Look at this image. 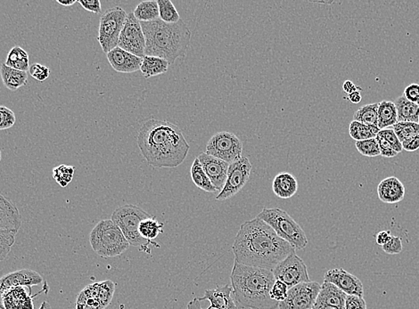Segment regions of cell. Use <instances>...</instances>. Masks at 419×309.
I'll list each match as a JSON object with an SVG mask.
<instances>
[{
    "label": "cell",
    "instance_id": "obj_11",
    "mask_svg": "<svg viewBox=\"0 0 419 309\" xmlns=\"http://www.w3.org/2000/svg\"><path fill=\"white\" fill-rule=\"evenodd\" d=\"M251 169L253 165L249 159L244 156L230 163L225 185L216 197V200L226 201L239 193L249 180Z\"/></svg>",
    "mask_w": 419,
    "mask_h": 309
},
{
    "label": "cell",
    "instance_id": "obj_18",
    "mask_svg": "<svg viewBox=\"0 0 419 309\" xmlns=\"http://www.w3.org/2000/svg\"><path fill=\"white\" fill-rule=\"evenodd\" d=\"M107 57L111 68L121 74H132L141 70L142 58L129 53L119 47L107 53Z\"/></svg>",
    "mask_w": 419,
    "mask_h": 309
},
{
    "label": "cell",
    "instance_id": "obj_41",
    "mask_svg": "<svg viewBox=\"0 0 419 309\" xmlns=\"http://www.w3.org/2000/svg\"><path fill=\"white\" fill-rule=\"evenodd\" d=\"M379 135H381L383 138H385L388 142L391 147H393L397 154H400L401 152L403 151V145H401L396 134L394 133L393 128H386V130H380Z\"/></svg>",
    "mask_w": 419,
    "mask_h": 309
},
{
    "label": "cell",
    "instance_id": "obj_45",
    "mask_svg": "<svg viewBox=\"0 0 419 309\" xmlns=\"http://www.w3.org/2000/svg\"><path fill=\"white\" fill-rule=\"evenodd\" d=\"M376 140L377 144H379L380 152H381V156H383V157L393 158L397 156V152L393 150L388 142H387L385 138H383L381 135L377 134Z\"/></svg>",
    "mask_w": 419,
    "mask_h": 309
},
{
    "label": "cell",
    "instance_id": "obj_19",
    "mask_svg": "<svg viewBox=\"0 0 419 309\" xmlns=\"http://www.w3.org/2000/svg\"><path fill=\"white\" fill-rule=\"evenodd\" d=\"M22 227V217L11 201L0 193V229L15 232Z\"/></svg>",
    "mask_w": 419,
    "mask_h": 309
},
{
    "label": "cell",
    "instance_id": "obj_30",
    "mask_svg": "<svg viewBox=\"0 0 419 309\" xmlns=\"http://www.w3.org/2000/svg\"><path fill=\"white\" fill-rule=\"evenodd\" d=\"M134 13L141 23L153 22L159 19L158 3L156 0L142 1L135 9Z\"/></svg>",
    "mask_w": 419,
    "mask_h": 309
},
{
    "label": "cell",
    "instance_id": "obj_3",
    "mask_svg": "<svg viewBox=\"0 0 419 309\" xmlns=\"http://www.w3.org/2000/svg\"><path fill=\"white\" fill-rule=\"evenodd\" d=\"M234 300L239 309H277L271 291L275 283L272 271L235 262L232 274Z\"/></svg>",
    "mask_w": 419,
    "mask_h": 309
},
{
    "label": "cell",
    "instance_id": "obj_49",
    "mask_svg": "<svg viewBox=\"0 0 419 309\" xmlns=\"http://www.w3.org/2000/svg\"><path fill=\"white\" fill-rule=\"evenodd\" d=\"M403 145V149L407 152H415L419 149V135L415 137L410 138V140L404 141Z\"/></svg>",
    "mask_w": 419,
    "mask_h": 309
},
{
    "label": "cell",
    "instance_id": "obj_40",
    "mask_svg": "<svg viewBox=\"0 0 419 309\" xmlns=\"http://www.w3.org/2000/svg\"><path fill=\"white\" fill-rule=\"evenodd\" d=\"M16 117L11 109L0 106V130H9L15 125Z\"/></svg>",
    "mask_w": 419,
    "mask_h": 309
},
{
    "label": "cell",
    "instance_id": "obj_52",
    "mask_svg": "<svg viewBox=\"0 0 419 309\" xmlns=\"http://www.w3.org/2000/svg\"><path fill=\"white\" fill-rule=\"evenodd\" d=\"M348 97L349 99H350L351 102L352 103H355V105H357V103H361V101L362 99L361 94L359 93V90H357V91L350 94V95H348Z\"/></svg>",
    "mask_w": 419,
    "mask_h": 309
},
{
    "label": "cell",
    "instance_id": "obj_25",
    "mask_svg": "<svg viewBox=\"0 0 419 309\" xmlns=\"http://www.w3.org/2000/svg\"><path fill=\"white\" fill-rule=\"evenodd\" d=\"M0 75H1L3 84L11 91H16L17 89L27 84L28 74L26 72L10 68L6 64H0Z\"/></svg>",
    "mask_w": 419,
    "mask_h": 309
},
{
    "label": "cell",
    "instance_id": "obj_39",
    "mask_svg": "<svg viewBox=\"0 0 419 309\" xmlns=\"http://www.w3.org/2000/svg\"><path fill=\"white\" fill-rule=\"evenodd\" d=\"M355 145L359 154L366 156V157H376V156L381 155L376 138H371V140L364 141H357Z\"/></svg>",
    "mask_w": 419,
    "mask_h": 309
},
{
    "label": "cell",
    "instance_id": "obj_48",
    "mask_svg": "<svg viewBox=\"0 0 419 309\" xmlns=\"http://www.w3.org/2000/svg\"><path fill=\"white\" fill-rule=\"evenodd\" d=\"M77 2L87 11L94 13H101L102 11L99 0H77Z\"/></svg>",
    "mask_w": 419,
    "mask_h": 309
},
{
    "label": "cell",
    "instance_id": "obj_21",
    "mask_svg": "<svg viewBox=\"0 0 419 309\" xmlns=\"http://www.w3.org/2000/svg\"><path fill=\"white\" fill-rule=\"evenodd\" d=\"M232 288L229 286L218 287L217 289L206 290L204 297L199 300H208L211 305L207 309H239L232 297Z\"/></svg>",
    "mask_w": 419,
    "mask_h": 309
},
{
    "label": "cell",
    "instance_id": "obj_47",
    "mask_svg": "<svg viewBox=\"0 0 419 309\" xmlns=\"http://www.w3.org/2000/svg\"><path fill=\"white\" fill-rule=\"evenodd\" d=\"M344 309H366V303L363 297L347 296Z\"/></svg>",
    "mask_w": 419,
    "mask_h": 309
},
{
    "label": "cell",
    "instance_id": "obj_53",
    "mask_svg": "<svg viewBox=\"0 0 419 309\" xmlns=\"http://www.w3.org/2000/svg\"><path fill=\"white\" fill-rule=\"evenodd\" d=\"M187 309H202L200 305V300L198 298H195L190 303L187 304Z\"/></svg>",
    "mask_w": 419,
    "mask_h": 309
},
{
    "label": "cell",
    "instance_id": "obj_51",
    "mask_svg": "<svg viewBox=\"0 0 419 309\" xmlns=\"http://www.w3.org/2000/svg\"><path fill=\"white\" fill-rule=\"evenodd\" d=\"M344 91L348 95L350 94L357 91L361 89L357 88V86L354 85V83H352L351 81H345L343 85Z\"/></svg>",
    "mask_w": 419,
    "mask_h": 309
},
{
    "label": "cell",
    "instance_id": "obj_23",
    "mask_svg": "<svg viewBox=\"0 0 419 309\" xmlns=\"http://www.w3.org/2000/svg\"><path fill=\"white\" fill-rule=\"evenodd\" d=\"M273 193L281 199H290L298 191V181L288 172H281L275 176L272 183Z\"/></svg>",
    "mask_w": 419,
    "mask_h": 309
},
{
    "label": "cell",
    "instance_id": "obj_6",
    "mask_svg": "<svg viewBox=\"0 0 419 309\" xmlns=\"http://www.w3.org/2000/svg\"><path fill=\"white\" fill-rule=\"evenodd\" d=\"M93 251L103 258L120 256L130 247L120 228L111 220L97 223L89 235Z\"/></svg>",
    "mask_w": 419,
    "mask_h": 309
},
{
    "label": "cell",
    "instance_id": "obj_58",
    "mask_svg": "<svg viewBox=\"0 0 419 309\" xmlns=\"http://www.w3.org/2000/svg\"><path fill=\"white\" fill-rule=\"evenodd\" d=\"M418 127H419V118H418Z\"/></svg>",
    "mask_w": 419,
    "mask_h": 309
},
{
    "label": "cell",
    "instance_id": "obj_57",
    "mask_svg": "<svg viewBox=\"0 0 419 309\" xmlns=\"http://www.w3.org/2000/svg\"><path fill=\"white\" fill-rule=\"evenodd\" d=\"M0 162H1V150H0Z\"/></svg>",
    "mask_w": 419,
    "mask_h": 309
},
{
    "label": "cell",
    "instance_id": "obj_24",
    "mask_svg": "<svg viewBox=\"0 0 419 309\" xmlns=\"http://www.w3.org/2000/svg\"><path fill=\"white\" fill-rule=\"evenodd\" d=\"M347 297V295L333 283L324 282L321 284L315 303L344 308Z\"/></svg>",
    "mask_w": 419,
    "mask_h": 309
},
{
    "label": "cell",
    "instance_id": "obj_42",
    "mask_svg": "<svg viewBox=\"0 0 419 309\" xmlns=\"http://www.w3.org/2000/svg\"><path fill=\"white\" fill-rule=\"evenodd\" d=\"M288 290L289 288L285 283L281 282V281L276 280L273 286L271 288V298L279 303V302L285 300Z\"/></svg>",
    "mask_w": 419,
    "mask_h": 309
},
{
    "label": "cell",
    "instance_id": "obj_27",
    "mask_svg": "<svg viewBox=\"0 0 419 309\" xmlns=\"http://www.w3.org/2000/svg\"><path fill=\"white\" fill-rule=\"evenodd\" d=\"M169 66V62L163 58L145 55L142 58L141 72L146 79H149L165 74Z\"/></svg>",
    "mask_w": 419,
    "mask_h": 309
},
{
    "label": "cell",
    "instance_id": "obj_50",
    "mask_svg": "<svg viewBox=\"0 0 419 309\" xmlns=\"http://www.w3.org/2000/svg\"><path fill=\"white\" fill-rule=\"evenodd\" d=\"M392 237V234H391L390 231H381L377 232L376 235V244L383 246L386 244L387 242Z\"/></svg>",
    "mask_w": 419,
    "mask_h": 309
},
{
    "label": "cell",
    "instance_id": "obj_14",
    "mask_svg": "<svg viewBox=\"0 0 419 309\" xmlns=\"http://www.w3.org/2000/svg\"><path fill=\"white\" fill-rule=\"evenodd\" d=\"M320 288L321 284L312 281L290 288L285 300L279 302L278 309H312Z\"/></svg>",
    "mask_w": 419,
    "mask_h": 309
},
{
    "label": "cell",
    "instance_id": "obj_55",
    "mask_svg": "<svg viewBox=\"0 0 419 309\" xmlns=\"http://www.w3.org/2000/svg\"><path fill=\"white\" fill-rule=\"evenodd\" d=\"M58 4H60L64 6H72L75 4L77 0H65V1H62V0H57Z\"/></svg>",
    "mask_w": 419,
    "mask_h": 309
},
{
    "label": "cell",
    "instance_id": "obj_13",
    "mask_svg": "<svg viewBox=\"0 0 419 309\" xmlns=\"http://www.w3.org/2000/svg\"><path fill=\"white\" fill-rule=\"evenodd\" d=\"M118 47L125 51L143 58L145 57L146 38L141 22L134 13H128L124 29L119 38Z\"/></svg>",
    "mask_w": 419,
    "mask_h": 309
},
{
    "label": "cell",
    "instance_id": "obj_37",
    "mask_svg": "<svg viewBox=\"0 0 419 309\" xmlns=\"http://www.w3.org/2000/svg\"><path fill=\"white\" fill-rule=\"evenodd\" d=\"M16 232L0 229V262L6 259L16 242Z\"/></svg>",
    "mask_w": 419,
    "mask_h": 309
},
{
    "label": "cell",
    "instance_id": "obj_29",
    "mask_svg": "<svg viewBox=\"0 0 419 309\" xmlns=\"http://www.w3.org/2000/svg\"><path fill=\"white\" fill-rule=\"evenodd\" d=\"M190 174L192 181H193L198 189L205 191L206 193H214L217 192V189H215V186L212 185L208 176L206 175L204 169H202L201 162L197 157L195 159L193 164H192Z\"/></svg>",
    "mask_w": 419,
    "mask_h": 309
},
{
    "label": "cell",
    "instance_id": "obj_43",
    "mask_svg": "<svg viewBox=\"0 0 419 309\" xmlns=\"http://www.w3.org/2000/svg\"><path fill=\"white\" fill-rule=\"evenodd\" d=\"M29 72L34 79L43 82L50 76V70L43 64H33L30 66Z\"/></svg>",
    "mask_w": 419,
    "mask_h": 309
},
{
    "label": "cell",
    "instance_id": "obj_28",
    "mask_svg": "<svg viewBox=\"0 0 419 309\" xmlns=\"http://www.w3.org/2000/svg\"><path fill=\"white\" fill-rule=\"evenodd\" d=\"M377 116H379V130L393 127L398 123L396 107L394 102L391 101L383 100L379 103Z\"/></svg>",
    "mask_w": 419,
    "mask_h": 309
},
{
    "label": "cell",
    "instance_id": "obj_10",
    "mask_svg": "<svg viewBox=\"0 0 419 309\" xmlns=\"http://www.w3.org/2000/svg\"><path fill=\"white\" fill-rule=\"evenodd\" d=\"M242 141L230 132H219L206 145V154L221 159L229 164L242 157Z\"/></svg>",
    "mask_w": 419,
    "mask_h": 309
},
{
    "label": "cell",
    "instance_id": "obj_35",
    "mask_svg": "<svg viewBox=\"0 0 419 309\" xmlns=\"http://www.w3.org/2000/svg\"><path fill=\"white\" fill-rule=\"evenodd\" d=\"M159 19L166 23H176L180 20L179 12L170 0H158Z\"/></svg>",
    "mask_w": 419,
    "mask_h": 309
},
{
    "label": "cell",
    "instance_id": "obj_34",
    "mask_svg": "<svg viewBox=\"0 0 419 309\" xmlns=\"http://www.w3.org/2000/svg\"><path fill=\"white\" fill-rule=\"evenodd\" d=\"M163 224L156 220V218H149L143 220L139 225L138 232L142 238L148 240L149 242H153V240L157 238V236L162 232Z\"/></svg>",
    "mask_w": 419,
    "mask_h": 309
},
{
    "label": "cell",
    "instance_id": "obj_15",
    "mask_svg": "<svg viewBox=\"0 0 419 309\" xmlns=\"http://www.w3.org/2000/svg\"><path fill=\"white\" fill-rule=\"evenodd\" d=\"M324 282L333 283L347 296H364V288L361 281L354 274L341 267L327 271L325 273Z\"/></svg>",
    "mask_w": 419,
    "mask_h": 309
},
{
    "label": "cell",
    "instance_id": "obj_22",
    "mask_svg": "<svg viewBox=\"0 0 419 309\" xmlns=\"http://www.w3.org/2000/svg\"><path fill=\"white\" fill-rule=\"evenodd\" d=\"M29 287L19 286L12 288L6 291L3 296L4 309H33V298L31 296V291L28 293Z\"/></svg>",
    "mask_w": 419,
    "mask_h": 309
},
{
    "label": "cell",
    "instance_id": "obj_1",
    "mask_svg": "<svg viewBox=\"0 0 419 309\" xmlns=\"http://www.w3.org/2000/svg\"><path fill=\"white\" fill-rule=\"evenodd\" d=\"M232 251L236 263L273 271L295 249L256 217L241 225Z\"/></svg>",
    "mask_w": 419,
    "mask_h": 309
},
{
    "label": "cell",
    "instance_id": "obj_59",
    "mask_svg": "<svg viewBox=\"0 0 419 309\" xmlns=\"http://www.w3.org/2000/svg\"><path fill=\"white\" fill-rule=\"evenodd\" d=\"M418 107H419V105H418Z\"/></svg>",
    "mask_w": 419,
    "mask_h": 309
},
{
    "label": "cell",
    "instance_id": "obj_33",
    "mask_svg": "<svg viewBox=\"0 0 419 309\" xmlns=\"http://www.w3.org/2000/svg\"><path fill=\"white\" fill-rule=\"evenodd\" d=\"M379 131V128L366 126V125L356 120H352L349 126V133H350L352 140L356 142L376 138Z\"/></svg>",
    "mask_w": 419,
    "mask_h": 309
},
{
    "label": "cell",
    "instance_id": "obj_7",
    "mask_svg": "<svg viewBox=\"0 0 419 309\" xmlns=\"http://www.w3.org/2000/svg\"><path fill=\"white\" fill-rule=\"evenodd\" d=\"M149 218H151L150 215L137 205L126 204L114 211L111 220L121 229L130 245L139 247L141 251L149 252L148 249L150 245L160 247V245L155 242H149L139 235V225L143 220Z\"/></svg>",
    "mask_w": 419,
    "mask_h": 309
},
{
    "label": "cell",
    "instance_id": "obj_9",
    "mask_svg": "<svg viewBox=\"0 0 419 309\" xmlns=\"http://www.w3.org/2000/svg\"><path fill=\"white\" fill-rule=\"evenodd\" d=\"M114 291L113 281L89 284L77 297L76 309H104L113 300Z\"/></svg>",
    "mask_w": 419,
    "mask_h": 309
},
{
    "label": "cell",
    "instance_id": "obj_2",
    "mask_svg": "<svg viewBox=\"0 0 419 309\" xmlns=\"http://www.w3.org/2000/svg\"><path fill=\"white\" fill-rule=\"evenodd\" d=\"M138 145L148 165L157 169L176 168L183 164L190 149L179 127L156 119L142 125Z\"/></svg>",
    "mask_w": 419,
    "mask_h": 309
},
{
    "label": "cell",
    "instance_id": "obj_4",
    "mask_svg": "<svg viewBox=\"0 0 419 309\" xmlns=\"http://www.w3.org/2000/svg\"><path fill=\"white\" fill-rule=\"evenodd\" d=\"M146 38V55L164 59L170 65L186 57L191 41V30L183 20L166 23L157 19L141 23Z\"/></svg>",
    "mask_w": 419,
    "mask_h": 309
},
{
    "label": "cell",
    "instance_id": "obj_31",
    "mask_svg": "<svg viewBox=\"0 0 419 309\" xmlns=\"http://www.w3.org/2000/svg\"><path fill=\"white\" fill-rule=\"evenodd\" d=\"M6 66L16 70L28 72L29 71V55L21 47H13L9 51L8 57L5 62Z\"/></svg>",
    "mask_w": 419,
    "mask_h": 309
},
{
    "label": "cell",
    "instance_id": "obj_5",
    "mask_svg": "<svg viewBox=\"0 0 419 309\" xmlns=\"http://www.w3.org/2000/svg\"><path fill=\"white\" fill-rule=\"evenodd\" d=\"M257 217L270 225L276 234L288 242L295 251H302L308 245V239L301 225L285 210L278 208H264Z\"/></svg>",
    "mask_w": 419,
    "mask_h": 309
},
{
    "label": "cell",
    "instance_id": "obj_8",
    "mask_svg": "<svg viewBox=\"0 0 419 309\" xmlns=\"http://www.w3.org/2000/svg\"><path fill=\"white\" fill-rule=\"evenodd\" d=\"M128 13L120 6L108 9L100 17L99 43L104 53L118 47L119 38L124 29Z\"/></svg>",
    "mask_w": 419,
    "mask_h": 309
},
{
    "label": "cell",
    "instance_id": "obj_38",
    "mask_svg": "<svg viewBox=\"0 0 419 309\" xmlns=\"http://www.w3.org/2000/svg\"><path fill=\"white\" fill-rule=\"evenodd\" d=\"M75 167L69 165H60L53 169V176L55 182L62 187H66L72 181L75 175Z\"/></svg>",
    "mask_w": 419,
    "mask_h": 309
},
{
    "label": "cell",
    "instance_id": "obj_44",
    "mask_svg": "<svg viewBox=\"0 0 419 309\" xmlns=\"http://www.w3.org/2000/svg\"><path fill=\"white\" fill-rule=\"evenodd\" d=\"M383 251L389 255L399 254L403 249V242L398 236L392 235V237L386 242L385 245L382 246Z\"/></svg>",
    "mask_w": 419,
    "mask_h": 309
},
{
    "label": "cell",
    "instance_id": "obj_16",
    "mask_svg": "<svg viewBox=\"0 0 419 309\" xmlns=\"http://www.w3.org/2000/svg\"><path fill=\"white\" fill-rule=\"evenodd\" d=\"M43 283V279L36 271L22 269L9 273L0 279V309H4L3 296L12 288L19 286H38Z\"/></svg>",
    "mask_w": 419,
    "mask_h": 309
},
{
    "label": "cell",
    "instance_id": "obj_36",
    "mask_svg": "<svg viewBox=\"0 0 419 309\" xmlns=\"http://www.w3.org/2000/svg\"><path fill=\"white\" fill-rule=\"evenodd\" d=\"M401 143L419 135V127L415 123H397L392 127Z\"/></svg>",
    "mask_w": 419,
    "mask_h": 309
},
{
    "label": "cell",
    "instance_id": "obj_54",
    "mask_svg": "<svg viewBox=\"0 0 419 309\" xmlns=\"http://www.w3.org/2000/svg\"><path fill=\"white\" fill-rule=\"evenodd\" d=\"M312 309H344L338 307H333V305H327L322 304H314Z\"/></svg>",
    "mask_w": 419,
    "mask_h": 309
},
{
    "label": "cell",
    "instance_id": "obj_26",
    "mask_svg": "<svg viewBox=\"0 0 419 309\" xmlns=\"http://www.w3.org/2000/svg\"><path fill=\"white\" fill-rule=\"evenodd\" d=\"M397 110L398 123H418L419 118V107L415 103L410 102L403 95L394 102Z\"/></svg>",
    "mask_w": 419,
    "mask_h": 309
},
{
    "label": "cell",
    "instance_id": "obj_20",
    "mask_svg": "<svg viewBox=\"0 0 419 309\" xmlns=\"http://www.w3.org/2000/svg\"><path fill=\"white\" fill-rule=\"evenodd\" d=\"M405 186L396 176H389L382 180L377 187L380 201L388 204L400 203L405 196Z\"/></svg>",
    "mask_w": 419,
    "mask_h": 309
},
{
    "label": "cell",
    "instance_id": "obj_46",
    "mask_svg": "<svg viewBox=\"0 0 419 309\" xmlns=\"http://www.w3.org/2000/svg\"><path fill=\"white\" fill-rule=\"evenodd\" d=\"M403 96L405 99L410 101V102L415 103V105H419V84H413L408 85L406 89H405L403 92Z\"/></svg>",
    "mask_w": 419,
    "mask_h": 309
},
{
    "label": "cell",
    "instance_id": "obj_17",
    "mask_svg": "<svg viewBox=\"0 0 419 309\" xmlns=\"http://www.w3.org/2000/svg\"><path fill=\"white\" fill-rule=\"evenodd\" d=\"M197 158L212 185L221 192L228 176L229 163L208 155L206 152L199 154Z\"/></svg>",
    "mask_w": 419,
    "mask_h": 309
},
{
    "label": "cell",
    "instance_id": "obj_12",
    "mask_svg": "<svg viewBox=\"0 0 419 309\" xmlns=\"http://www.w3.org/2000/svg\"><path fill=\"white\" fill-rule=\"evenodd\" d=\"M276 280L281 281L290 288L299 283L310 282L308 269L295 252L278 264L272 271Z\"/></svg>",
    "mask_w": 419,
    "mask_h": 309
},
{
    "label": "cell",
    "instance_id": "obj_56",
    "mask_svg": "<svg viewBox=\"0 0 419 309\" xmlns=\"http://www.w3.org/2000/svg\"><path fill=\"white\" fill-rule=\"evenodd\" d=\"M40 309H52L51 305L48 303V301H44L43 303L41 304Z\"/></svg>",
    "mask_w": 419,
    "mask_h": 309
},
{
    "label": "cell",
    "instance_id": "obj_32",
    "mask_svg": "<svg viewBox=\"0 0 419 309\" xmlns=\"http://www.w3.org/2000/svg\"><path fill=\"white\" fill-rule=\"evenodd\" d=\"M379 105V103H376L363 106L354 113V120L366 126L379 128V116H377Z\"/></svg>",
    "mask_w": 419,
    "mask_h": 309
}]
</instances>
